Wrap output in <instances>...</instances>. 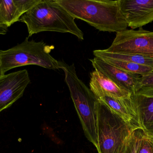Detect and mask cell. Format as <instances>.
<instances>
[{"label": "cell", "instance_id": "8992f818", "mask_svg": "<svg viewBox=\"0 0 153 153\" xmlns=\"http://www.w3.org/2000/svg\"><path fill=\"white\" fill-rule=\"evenodd\" d=\"M117 54L139 55L153 58V31L142 28L117 32L111 46L105 49Z\"/></svg>", "mask_w": 153, "mask_h": 153}, {"label": "cell", "instance_id": "ac0fdd59", "mask_svg": "<svg viewBox=\"0 0 153 153\" xmlns=\"http://www.w3.org/2000/svg\"><path fill=\"white\" fill-rule=\"evenodd\" d=\"M139 86L140 88L143 87L153 86V71L141 76Z\"/></svg>", "mask_w": 153, "mask_h": 153}, {"label": "cell", "instance_id": "9c48e42d", "mask_svg": "<svg viewBox=\"0 0 153 153\" xmlns=\"http://www.w3.org/2000/svg\"><path fill=\"white\" fill-rule=\"evenodd\" d=\"M90 60L95 70L100 71L131 93L140 89V75L123 71L99 57Z\"/></svg>", "mask_w": 153, "mask_h": 153}, {"label": "cell", "instance_id": "5bb4252c", "mask_svg": "<svg viewBox=\"0 0 153 153\" xmlns=\"http://www.w3.org/2000/svg\"><path fill=\"white\" fill-rule=\"evenodd\" d=\"M93 54L95 57L101 59L110 58L128 61L153 69V58L151 57H146L139 55L111 53L106 51L105 49L94 50Z\"/></svg>", "mask_w": 153, "mask_h": 153}, {"label": "cell", "instance_id": "8fae6325", "mask_svg": "<svg viewBox=\"0 0 153 153\" xmlns=\"http://www.w3.org/2000/svg\"><path fill=\"white\" fill-rule=\"evenodd\" d=\"M89 85L90 90L98 100L105 96L124 99L131 96L130 92L97 70L91 73Z\"/></svg>", "mask_w": 153, "mask_h": 153}, {"label": "cell", "instance_id": "7c38bea8", "mask_svg": "<svg viewBox=\"0 0 153 153\" xmlns=\"http://www.w3.org/2000/svg\"><path fill=\"white\" fill-rule=\"evenodd\" d=\"M98 100L134 129L142 128L137 110L130 97L119 99L105 96Z\"/></svg>", "mask_w": 153, "mask_h": 153}, {"label": "cell", "instance_id": "ba28073f", "mask_svg": "<svg viewBox=\"0 0 153 153\" xmlns=\"http://www.w3.org/2000/svg\"><path fill=\"white\" fill-rule=\"evenodd\" d=\"M128 27L141 28L153 22V0H119Z\"/></svg>", "mask_w": 153, "mask_h": 153}, {"label": "cell", "instance_id": "30bf717a", "mask_svg": "<svg viewBox=\"0 0 153 153\" xmlns=\"http://www.w3.org/2000/svg\"><path fill=\"white\" fill-rule=\"evenodd\" d=\"M130 98L137 110L142 129L153 134V86L141 87L131 93Z\"/></svg>", "mask_w": 153, "mask_h": 153}, {"label": "cell", "instance_id": "6da1fadb", "mask_svg": "<svg viewBox=\"0 0 153 153\" xmlns=\"http://www.w3.org/2000/svg\"><path fill=\"white\" fill-rule=\"evenodd\" d=\"M74 18L100 31L117 32L127 29L119 0H56Z\"/></svg>", "mask_w": 153, "mask_h": 153}, {"label": "cell", "instance_id": "e0dca14e", "mask_svg": "<svg viewBox=\"0 0 153 153\" xmlns=\"http://www.w3.org/2000/svg\"><path fill=\"white\" fill-rule=\"evenodd\" d=\"M136 153H153V134L144 132Z\"/></svg>", "mask_w": 153, "mask_h": 153}, {"label": "cell", "instance_id": "3957f363", "mask_svg": "<svg viewBox=\"0 0 153 153\" xmlns=\"http://www.w3.org/2000/svg\"><path fill=\"white\" fill-rule=\"evenodd\" d=\"M61 69L65 75V81L86 138L97 147L98 99L76 75L74 64L71 65L61 62Z\"/></svg>", "mask_w": 153, "mask_h": 153}, {"label": "cell", "instance_id": "277c9868", "mask_svg": "<svg viewBox=\"0 0 153 153\" xmlns=\"http://www.w3.org/2000/svg\"><path fill=\"white\" fill-rule=\"evenodd\" d=\"M27 37L21 43L7 49L0 50V75L13 68L36 65L52 70L61 69V62L50 54L54 49L43 41L36 42Z\"/></svg>", "mask_w": 153, "mask_h": 153}, {"label": "cell", "instance_id": "d6986e66", "mask_svg": "<svg viewBox=\"0 0 153 153\" xmlns=\"http://www.w3.org/2000/svg\"><path fill=\"white\" fill-rule=\"evenodd\" d=\"M7 32V29L0 28V35H5Z\"/></svg>", "mask_w": 153, "mask_h": 153}, {"label": "cell", "instance_id": "2e32d148", "mask_svg": "<svg viewBox=\"0 0 153 153\" xmlns=\"http://www.w3.org/2000/svg\"><path fill=\"white\" fill-rule=\"evenodd\" d=\"M144 132L142 128H138L133 131L126 153H136L143 139Z\"/></svg>", "mask_w": 153, "mask_h": 153}, {"label": "cell", "instance_id": "52a82bcc", "mask_svg": "<svg viewBox=\"0 0 153 153\" xmlns=\"http://www.w3.org/2000/svg\"><path fill=\"white\" fill-rule=\"evenodd\" d=\"M30 82L25 69L0 75V112L22 97Z\"/></svg>", "mask_w": 153, "mask_h": 153}, {"label": "cell", "instance_id": "5b68a950", "mask_svg": "<svg viewBox=\"0 0 153 153\" xmlns=\"http://www.w3.org/2000/svg\"><path fill=\"white\" fill-rule=\"evenodd\" d=\"M97 109L98 153H126L135 129L99 101Z\"/></svg>", "mask_w": 153, "mask_h": 153}, {"label": "cell", "instance_id": "7a4b0ae2", "mask_svg": "<svg viewBox=\"0 0 153 153\" xmlns=\"http://www.w3.org/2000/svg\"><path fill=\"white\" fill-rule=\"evenodd\" d=\"M19 22L26 24L28 37L44 31L69 33L83 40L84 33L77 27L75 18L56 0H41L24 13Z\"/></svg>", "mask_w": 153, "mask_h": 153}, {"label": "cell", "instance_id": "4fadbf2b", "mask_svg": "<svg viewBox=\"0 0 153 153\" xmlns=\"http://www.w3.org/2000/svg\"><path fill=\"white\" fill-rule=\"evenodd\" d=\"M40 0H0V28H8Z\"/></svg>", "mask_w": 153, "mask_h": 153}, {"label": "cell", "instance_id": "9a60e30c", "mask_svg": "<svg viewBox=\"0 0 153 153\" xmlns=\"http://www.w3.org/2000/svg\"><path fill=\"white\" fill-rule=\"evenodd\" d=\"M107 63L128 72L142 76L153 71V69L147 66L140 65L132 62L117 59H102Z\"/></svg>", "mask_w": 153, "mask_h": 153}]
</instances>
